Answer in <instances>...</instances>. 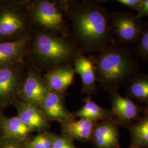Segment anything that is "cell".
Returning <instances> with one entry per match:
<instances>
[{
	"label": "cell",
	"instance_id": "1",
	"mask_svg": "<svg viewBox=\"0 0 148 148\" xmlns=\"http://www.w3.org/2000/svg\"><path fill=\"white\" fill-rule=\"evenodd\" d=\"M70 24V38L82 53L100 52L117 43L109 12L104 6L90 1H60Z\"/></svg>",
	"mask_w": 148,
	"mask_h": 148
},
{
	"label": "cell",
	"instance_id": "2",
	"mask_svg": "<svg viewBox=\"0 0 148 148\" xmlns=\"http://www.w3.org/2000/svg\"><path fill=\"white\" fill-rule=\"evenodd\" d=\"M81 52L70 37L35 29L27 49V65L39 72H47L73 63Z\"/></svg>",
	"mask_w": 148,
	"mask_h": 148
},
{
	"label": "cell",
	"instance_id": "3",
	"mask_svg": "<svg viewBox=\"0 0 148 148\" xmlns=\"http://www.w3.org/2000/svg\"><path fill=\"white\" fill-rule=\"evenodd\" d=\"M93 58L97 81L101 87L111 93L118 92L136 75L140 66L132 51L115 43L110 45Z\"/></svg>",
	"mask_w": 148,
	"mask_h": 148
},
{
	"label": "cell",
	"instance_id": "4",
	"mask_svg": "<svg viewBox=\"0 0 148 148\" xmlns=\"http://www.w3.org/2000/svg\"><path fill=\"white\" fill-rule=\"evenodd\" d=\"M34 30L29 1L0 2V42L24 38L31 36Z\"/></svg>",
	"mask_w": 148,
	"mask_h": 148
},
{
	"label": "cell",
	"instance_id": "5",
	"mask_svg": "<svg viewBox=\"0 0 148 148\" xmlns=\"http://www.w3.org/2000/svg\"><path fill=\"white\" fill-rule=\"evenodd\" d=\"M29 8L35 29L69 37L66 14L60 1H29Z\"/></svg>",
	"mask_w": 148,
	"mask_h": 148
},
{
	"label": "cell",
	"instance_id": "6",
	"mask_svg": "<svg viewBox=\"0 0 148 148\" xmlns=\"http://www.w3.org/2000/svg\"><path fill=\"white\" fill-rule=\"evenodd\" d=\"M111 27L117 43L122 46L135 45L146 24L137 14L127 12H109Z\"/></svg>",
	"mask_w": 148,
	"mask_h": 148
},
{
	"label": "cell",
	"instance_id": "7",
	"mask_svg": "<svg viewBox=\"0 0 148 148\" xmlns=\"http://www.w3.org/2000/svg\"><path fill=\"white\" fill-rule=\"evenodd\" d=\"M27 65L14 64L0 68V103H7L18 97L26 76Z\"/></svg>",
	"mask_w": 148,
	"mask_h": 148
},
{
	"label": "cell",
	"instance_id": "8",
	"mask_svg": "<svg viewBox=\"0 0 148 148\" xmlns=\"http://www.w3.org/2000/svg\"><path fill=\"white\" fill-rule=\"evenodd\" d=\"M49 91L40 72L27 65L25 78L18 95L19 99L40 108Z\"/></svg>",
	"mask_w": 148,
	"mask_h": 148
},
{
	"label": "cell",
	"instance_id": "9",
	"mask_svg": "<svg viewBox=\"0 0 148 148\" xmlns=\"http://www.w3.org/2000/svg\"><path fill=\"white\" fill-rule=\"evenodd\" d=\"M111 110L116 122L130 125L137 121L140 117V114L143 109L127 97H122L118 92L110 93Z\"/></svg>",
	"mask_w": 148,
	"mask_h": 148
},
{
	"label": "cell",
	"instance_id": "10",
	"mask_svg": "<svg viewBox=\"0 0 148 148\" xmlns=\"http://www.w3.org/2000/svg\"><path fill=\"white\" fill-rule=\"evenodd\" d=\"M73 64L75 74L79 75L81 79L82 91L88 95L95 94L98 81L93 56L88 57L81 52L75 59Z\"/></svg>",
	"mask_w": 148,
	"mask_h": 148
},
{
	"label": "cell",
	"instance_id": "11",
	"mask_svg": "<svg viewBox=\"0 0 148 148\" xmlns=\"http://www.w3.org/2000/svg\"><path fill=\"white\" fill-rule=\"evenodd\" d=\"M17 116L32 131H43L48 127V120L42 110L24 101L16 99L13 103Z\"/></svg>",
	"mask_w": 148,
	"mask_h": 148
},
{
	"label": "cell",
	"instance_id": "12",
	"mask_svg": "<svg viewBox=\"0 0 148 148\" xmlns=\"http://www.w3.org/2000/svg\"><path fill=\"white\" fill-rule=\"evenodd\" d=\"M40 109L48 120L62 123L73 120V114L64 106V93L49 91L43 101Z\"/></svg>",
	"mask_w": 148,
	"mask_h": 148
},
{
	"label": "cell",
	"instance_id": "13",
	"mask_svg": "<svg viewBox=\"0 0 148 148\" xmlns=\"http://www.w3.org/2000/svg\"><path fill=\"white\" fill-rule=\"evenodd\" d=\"M30 37L14 41L0 42V68L24 62Z\"/></svg>",
	"mask_w": 148,
	"mask_h": 148
},
{
	"label": "cell",
	"instance_id": "14",
	"mask_svg": "<svg viewBox=\"0 0 148 148\" xmlns=\"http://www.w3.org/2000/svg\"><path fill=\"white\" fill-rule=\"evenodd\" d=\"M75 72L70 65H66L46 72L43 77L49 90L64 93L74 82Z\"/></svg>",
	"mask_w": 148,
	"mask_h": 148
},
{
	"label": "cell",
	"instance_id": "15",
	"mask_svg": "<svg viewBox=\"0 0 148 148\" xmlns=\"http://www.w3.org/2000/svg\"><path fill=\"white\" fill-rule=\"evenodd\" d=\"M93 137L98 148H115L119 144V130L113 119L106 120L94 128Z\"/></svg>",
	"mask_w": 148,
	"mask_h": 148
},
{
	"label": "cell",
	"instance_id": "16",
	"mask_svg": "<svg viewBox=\"0 0 148 148\" xmlns=\"http://www.w3.org/2000/svg\"><path fill=\"white\" fill-rule=\"evenodd\" d=\"M95 122L85 119L69 121L63 123V131L70 137L86 141L93 134Z\"/></svg>",
	"mask_w": 148,
	"mask_h": 148
},
{
	"label": "cell",
	"instance_id": "17",
	"mask_svg": "<svg viewBox=\"0 0 148 148\" xmlns=\"http://www.w3.org/2000/svg\"><path fill=\"white\" fill-rule=\"evenodd\" d=\"M126 97L148 106V74H138L127 85Z\"/></svg>",
	"mask_w": 148,
	"mask_h": 148
},
{
	"label": "cell",
	"instance_id": "18",
	"mask_svg": "<svg viewBox=\"0 0 148 148\" xmlns=\"http://www.w3.org/2000/svg\"><path fill=\"white\" fill-rule=\"evenodd\" d=\"M74 117L85 119L93 121L113 119L114 116L111 110L106 109L92 101L90 97L85 99V104L79 110L73 114Z\"/></svg>",
	"mask_w": 148,
	"mask_h": 148
},
{
	"label": "cell",
	"instance_id": "19",
	"mask_svg": "<svg viewBox=\"0 0 148 148\" xmlns=\"http://www.w3.org/2000/svg\"><path fill=\"white\" fill-rule=\"evenodd\" d=\"M1 129L3 137L23 141L32 131L17 116L3 117Z\"/></svg>",
	"mask_w": 148,
	"mask_h": 148
},
{
	"label": "cell",
	"instance_id": "20",
	"mask_svg": "<svg viewBox=\"0 0 148 148\" xmlns=\"http://www.w3.org/2000/svg\"><path fill=\"white\" fill-rule=\"evenodd\" d=\"M132 145L138 148H148V109L130 127Z\"/></svg>",
	"mask_w": 148,
	"mask_h": 148
},
{
	"label": "cell",
	"instance_id": "21",
	"mask_svg": "<svg viewBox=\"0 0 148 148\" xmlns=\"http://www.w3.org/2000/svg\"><path fill=\"white\" fill-rule=\"evenodd\" d=\"M134 53L136 56L143 60H148V24L140 35L134 45Z\"/></svg>",
	"mask_w": 148,
	"mask_h": 148
},
{
	"label": "cell",
	"instance_id": "22",
	"mask_svg": "<svg viewBox=\"0 0 148 148\" xmlns=\"http://www.w3.org/2000/svg\"><path fill=\"white\" fill-rule=\"evenodd\" d=\"M23 141L3 137L0 140V148H27Z\"/></svg>",
	"mask_w": 148,
	"mask_h": 148
},
{
	"label": "cell",
	"instance_id": "23",
	"mask_svg": "<svg viewBox=\"0 0 148 148\" xmlns=\"http://www.w3.org/2000/svg\"><path fill=\"white\" fill-rule=\"evenodd\" d=\"M52 144L51 148H75L68 139L61 137L52 138Z\"/></svg>",
	"mask_w": 148,
	"mask_h": 148
},
{
	"label": "cell",
	"instance_id": "24",
	"mask_svg": "<svg viewBox=\"0 0 148 148\" xmlns=\"http://www.w3.org/2000/svg\"><path fill=\"white\" fill-rule=\"evenodd\" d=\"M117 3L138 12L142 3V0H117Z\"/></svg>",
	"mask_w": 148,
	"mask_h": 148
},
{
	"label": "cell",
	"instance_id": "25",
	"mask_svg": "<svg viewBox=\"0 0 148 148\" xmlns=\"http://www.w3.org/2000/svg\"><path fill=\"white\" fill-rule=\"evenodd\" d=\"M37 140L41 142L45 148H51L52 144V139L46 135L40 134L36 137Z\"/></svg>",
	"mask_w": 148,
	"mask_h": 148
},
{
	"label": "cell",
	"instance_id": "26",
	"mask_svg": "<svg viewBox=\"0 0 148 148\" xmlns=\"http://www.w3.org/2000/svg\"><path fill=\"white\" fill-rule=\"evenodd\" d=\"M140 19L144 16H148V0H142V3L137 14Z\"/></svg>",
	"mask_w": 148,
	"mask_h": 148
},
{
	"label": "cell",
	"instance_id": "27",
	"mask_svg": "<svg viewBox=\"0 0 148 148\" xmlns=\"http://www.w3.org/2000/svg\"><path fill=\"white\" fill-rule=\"evenodd\" d=\"M27 148H45L36 138H34L31 142L27 145Z\"/></svg>",
	"mask_w": 148,
	"mask_h": 148
},
{
	"label": "cell",
	"instance_id": "28",
	"mask_svg": "<svg viewBox=\"0 0 148 148\" xmlns=\"http://www.w3.org/2000/svg\"><path fill=\"white\" fill-rule=\"evenodd\" d=\"M2 118H3V117L1 116V113H0V128H1V121H2Z\"/></svg>",
	"mask_w": 148,
	"mask_h": 148
}]
</instances>
